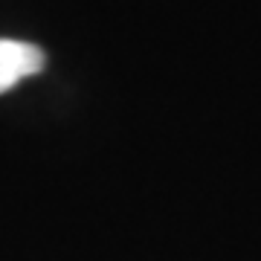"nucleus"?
<instances>
[{
    "label": "nucleus",
    "mask_w": 261,
    "mask_h": 261,
    "mask_svg": "<svg viewBox=\"0 0 261 261\" xmlns=\"http://www.w3.org/2000/svg\"><path fill=\"white\" fill-rule=\"evenodd\" d=\"M47 56L44 49L27 41L0 38V93H9L23 79H32L44 70Z\"/></svg>",
    "instance_id": "1"
}]
</instances>
